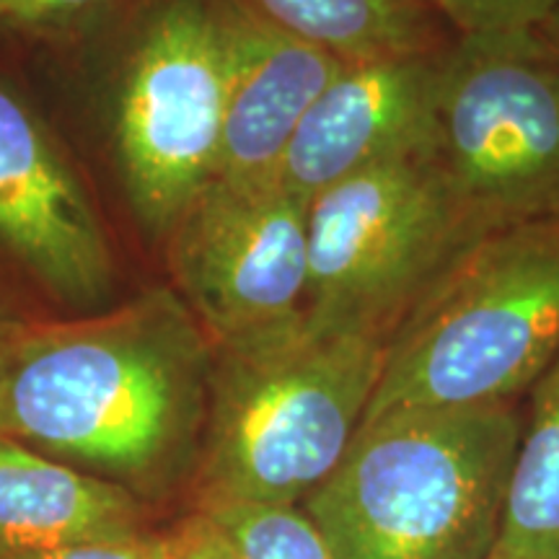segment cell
<instances>
[{"label": "cell", "instance_id": "6da1fadb", "mask_svg": "<svg viewBox=\"0 0 559 559\" xmlns=\"http://www.w3.org/2000/svg\"><path fill=\"white\" fill-rule=\"evenodd\" d=\"M213 345L174 288L70 321H26L0 389V436L151 506L190 489Z\"/></svg>", "mask_w": 559, "mask_h": 559}, {"label": "cell", "instance_id": "7a4b0ae2", "mask_svg": "<svg viewBox=\"0 0 559 559\" xmlns=\"http://www.w3.org/2000/svg\"><path fill=\"white\" fill-rule=\"evenodd\" d=\"M521 430L519 402L362 419L304 510L334 559H489Z\"/></svg>", "mask_w": 559, "mask_h": 559}, {"label": "cell", "instance_id": "3957f363", "mask_svg": "<svg viewBox=\"0 0 559 559\" xmlns=\"http://www.w3.org/2000/svg\"><path fill=\"white\" fill-rule=\"evenodd\" d=\"M386 342L298 319L213 345L194 508L296 506L337 469L379 386Z\"/></svg>", "mask_w": 559, "mask_h": 559}, {"label": "cell", "instance_id": "277c9868", "mask_svg": "<svg viewBox=\"0 0 559 559\" xmlns=\"http://www.w3.org/2000/svg\"><path fill=\"white\" fill-rule=\"evenodd\" d=\"M559 358V213L487 234L391 340L366 417L519 402Z\"/></svg>", "mask_w": 559, "mask_h": 559}, {"label": "cell", "instance_id": "5b68a950", "mask_svg": "<svg viewBox=\"0 0 559 559\" xmlns=\"http://www.w3.org/2000/svg\"><path fill=\"white\" fill-rule=\"evenodd\" d=\"M487 230L428 153L355 174L309 202V324L391 340Z\"/></svg>", "mask_w": 559, "mask_h": 559}, {"label": "cell", "instance_id": "8992f818", "mask_svg": "<svg viewBox=\"0 0 559 559\" xmlns=\"http://www.w3.org/2000/svg\"><path fill=\"white\" fill-rule=\"evenodd\" d=\"M430 156L487 234L559 213V60L534 32L456 37Z\"/></svg>", "mask_w": 559, "mask_h": 559}, {"label": "cell", "instance_id": "52a82bcc", "mask_svg": "<svg viewBox=\"0 0 559 559\" xmlns=\"http://www.w3.org/2000/svg\"><path fill=\"white\" fill-rule=\"evenodd\" d=\"M226 94L218 0L158 3L132 50L117 115L124 185L153 234H169L218 174Z\"/></svg>", "mask_w": 559, "mask_h": 559}, {"label": "cell", "instance_id": "ba28073f", "mask_svg": "<svg viewBox=\"0 0 559 559\" xmlns=\"http://www.w3.org/2000/svg\"><path fill=\"white\" fill-rule=\"evenodd\" d=\"M171 288L210 345L275 330L306 309L309 202L213 179L166 234Z\"/></svg>", "mask_w": 559, "mask_h": 559}, {"label": "cell", "instance_id": "9c48e42d", "mask_svg": "<svg viewBox=\"0 0 559 559\" xmlns=\"http://www.w3.org/2000/svg\"><path fill=\"white\" fill-rule=\"evenodd\" d=\"M0 243L52 293L94 306L115 262L99 215L39 117L0 86Z\"/></svg>", "mask_w": 559, "mask_h": 559}, {"label": "cell", "instance_id": "30bf717a", "mask_svg": "<svg viewBox=\"0 0 559 559\" xmlns=\"http://www.w3.org/2000/svg\"><path fill=\"white\" fill-rule=\"evenodd\" d=\"M445 52L342 66L298 124L280 185L311 202L355 174L428 153Z\"/></svg>", "mask_w": 559, "mask_h": 559}, {"label": "cell", "instance_id": "8fae6325", "mask_svg": "<svg viewBox=\"0 0 559 559\" xmlns=\"http://www.w3.org/2000/svg\"><path fill=\"white\" fill-rule=\"evenodd\" d=\"M218 11L228 50V94L215 179L270 185L280 181L306 111L345 62L236 0H218Z\"/></svg>", "mask_w": 559, "mask_h": 559}, {"label": "cell", "instance_id": "7c38bea8", "mask_svg": "<svg viewBox=\"0 0 559 559\" xmlns=\"http://www.w3.org/2000/svg\"><path fill=\"white\" fill-rule=\"evenodd\" d=\"M156 506L0 436V559L153 536Z\"/></svg>", "mask_w": 559, "mask_h": 559}, {"label": "cell", "instance_id": "4fadbf2b", "mask_svg": "<svg viewBox=\"0 0 559 559\" xmlns=\"http://www.w3.org/2000/svg\"><path fill=\"white\" fill-rule=\"evenodd\" d=\"M345 62L443 52L456 32L419 0H236Z\"/></svg>", "mask_w": 559, "mask_h": 559}, {"label": "cell", "instance_id": "5bb4252c", "mask_svg": "<svg viewBox=\"0 0 559 559\" xmlns=\"http://www.w3.org/2000/svg\"><path fill=\"white\" fill-rule=\"evenodd\" d=\"M526 396L506 513L489 559H559V358Z\"/></svg>", "mask_w": 559, "mask_h": 559}, {"label": "cell", "instance_id": "9a60e30c", "mask_svg": "<svg viewBox=\"0 0 559 559\" xmlns=\"http://www.w3.org/2000/svg\"><path fill=\"white\" fill-rule=\"evenodd\" d=\"M202 510L243 559H334L306 510L275 502H213Z\"/></svg>", "mask_w": 559, "mask_h": 559}, {"label": "cell", "instance_id": "2e32d148", "mask_svg": "<svg viewBox=\"0 0 559 559\" xmlns=\"http://www.w3.org/2000/svg\"><path fill=\"white\" fill-rule=\"evenodd\" d=\"M436 11L456 37H492V34L534 32L559 0H419Z\"/></svg>", "mask_w": 559, "mask_h": 559}, {"label": "cell", "instance_id": "e0dca14e", "mask_svg": "<svg viewBox=\"0 0 559 559\" xmlns=\"http://www.w3.org/2000/svg\"><path fill=\"white\" fill-rule=\"evenodd\" d=\"M120 0H0V24L26 32H66L107 13Z\"/></svg>", "mask_w": 559, "mask_h": 559}, {"label": "cell", "instance_id": "ac0fdd59", "mask_svg": "<svg viewBox=\"0 0 559 559\" xmlns=\"http://www.w3.org/2000/svg\"><path fill=\"white\" fill-rule=\"evenodd\" d=\"M171 559H243L202 510H192L169 531Z\"/></svg>", "mask_w": 559, "mask_h": 559}, {"label": "cell", "instance_id": "d6986e66", "mask_svg": "<svg viewBox=\"0 0 559 559\" xmlns=\"http://www.w3.org/2000/svg\"><path fill=\"white\" fill-rule=\"evenodd\" d=\"M11 559H171L169 536L153 534L132 542H94L62 547L41 555H24Z\"/></svg>", "mask_w": 559, "mask_h": 559}, {"label": "cell", "instance_id": "ffe728a7", "mask_svg": "<svg viewBox=\"0 0 559 559\" xmlns=\"http://www.w3.org/2000/svg\"><path fill=\"white\" fill-rule=\"evenodd\" d=\"M26 319L11 309L5 300H0V389H3L5 368H9L13 345H16L19 334L24 332Z\"/></svg>", "mask_w": 559, "mask_h": 559}, {"label": "cell", "instance_id": "44dd1931", "mask_svg": "<svg viewBox=\"0 0 559 559\" xmlns=\"http://www.w3.org/2000/svg\"><path fill=\"white\" fill-rule=\"evenodd\" d=\"M534 34L536 39L542 41L544 50H547L555 60H559V9L555 13H549V16L536 26Z\"/></svg>", "mask_w": 559, "mask_h": 559}]
</instances>
